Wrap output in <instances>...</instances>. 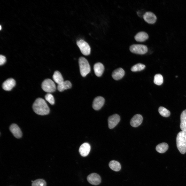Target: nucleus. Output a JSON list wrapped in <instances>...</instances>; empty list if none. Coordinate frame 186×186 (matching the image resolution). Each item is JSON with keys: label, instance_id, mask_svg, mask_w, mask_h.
Segmentation results:
<instances>
[{"label": "nucleus", "instance_id": "obj_1", "mask_svg": "<svg viewBox=\"0 0 186 186\" xmlns=\"http://www.w3.org/2000/svg\"><path fill=\"white\" fill-rule=\"evenodd\" d=\"M33 108L34 111L39 115H47L50 112V109L47 103L41 98H38L35 100L33 104Z\"/></svg>", "mask_w": 186, "mask_h": 186}, {"label": "nucleus", "instance_id": "obj_2", "mask_svg": "<svg viewBox=\"0 0 186 186\" xmlns=\"http://www.w3.org/2000/svg\"><path fill=\"white\" fill-rule=\"evenodd\" d=\"M177 148L180 153L182 154L186 152V131L182 130L177 134L176 138Z\"/></svg>", "mask_w": 186, "mask_h": 186}, {"label": "nucleus", "instance_id": "obj_3", "mask_svg": "<svg viewBox=\"0 0 186 186\" xmlns=\"http://www.w3.org/2000/svg\"><path fill=\"white\" fill-rule=\"evenodd\" d=\"M80 73L83 77L85 76L90 71V67L87 60L84 57H81L79 59Z\"/></svg>", "mask_w": 186, "mask_h": 186}, {"label": "nucleus", "instance_id": "obj_4", "mask_svg": "<svg viewBox=\"0 0 186 186\" xmlns=\"http://www.w3.org/2000/svg\"><path fill=\"white\" fill-rule=\"evenodd\" d=\"M41 87L45 92L48 93L53 92L56 89V87L53 81L50 79L45 80L42 82Z\"/></svg>", "mask_w": 186, "mask_h": 186}, {"label": "nucleus", "instance_id": "obj_5", "mask_svg": "<svg viewBox=\"0 0 186 186\" xmlns=\"http://www.w3.org/2000/svg\"><path fill=\"white\" fill-rule=\"evenodd\" d=\"M129 50L132 53L136 54L143 55L147 53L148 48L147 46L143 44H133L129 47Z\"/></svg>", "mask_w": 186, "mask_h": 186}, {"label": "nucleus", "instance_id": "obj_6", "mask_svg": "<svg viewBox=\"0 0 186 186\" xmlns=\"http://www.w3.org/2000/svg\"><path fill=\"white\" fill-rule=\"evenodd\" d=\"M76 44L83 54L87 56L90 54V47L86 42L81 39L78 41Z\"/></svg>", "mask_w": 186, "mask_h": 186}, {"label": "nucleus", "instance_id": "obj_7", "mask_svg": "<svg viewBox=\"0 0 186 186\" xmlns=\"http://www.w3.org/2000/svg\"><path fill=\"white\" fill-rule=\"evenodd\" d=\"M88 182L90 184L94 185L99 184L101 182V178L97 174L93 173L88 175L87 177Z\"/></svg>", "mask_w": 186, "mask_h": 186}, {"label": "nucleus", "instance_id": "obj_8", "mask_svg": "<svg viewBox=\"0 0 186 186\" xmlns=\"http://www.w3.org/2000/svg\"><path fill=\"white\" fill-rule=\"evenodd\" d=\"M120 120V117L117 114H115L110 116L108 120L109 128L110 129L114 128L118 124Z\"/></svg>", "mask_w": 186, "mask_h": 186}, {"label": "nucleus", "instance_id": "obj_9", "mask_svg": "<svg viewBox=\"0 0 186 186\" xmlns=\"http://www.w3.org/2000/svg\"><path fill=\"white\" fill-rule=\"evenodd\" d=\"M104 102L105 99L103 97L98 96L95 98L93 100L92 107L95 110H99L103 106Z\"/></svg>", "mask_w": 186, "mask_h": 186}, {"label": "nucleus", "instance_id": "obj_10", "mask_svg": "<svg viewBox=\"0 0 186 186\" xmlns=\"http://www.w3.org/2000/svg\"><path fill=\"white\" fill-rule=\"evenodd\" d=\"M143 18L145 22L150 24H154L157 19L155 14L151 12H145L143 16Z\"/></svg>", "mask_w": 186, "mask_h": 186}, {"label": "nucleus", "instance_id": "obj_11", "mask_svg": "<svg viewBox=\"0 0 186 186\" xmlns=\"http://www.w3.org/2000/svg\"><path fill=\"white\" fill-rule=\"evenodd\" d=\"M16 82L14 79L10 78L5 80L3 83L2 87L5 91L11 90L15 86Z\"/></svg>", "mask_w": 186, "mask_h": 186}, {"label": "nucleus", "instance_id": "obj_12", "mask_svg": "<svg viewBox=\"0 0 186 186\" xmlns=\"http://www.w3.org/2000/svg\"><path fill=\"white\" fill-rule=\"evenodd\" d=\"M9 128L10 131L16 138H19L22 136V131L20 128L16 124H12Z\"/></svg>", "mask_w": 186, "mask_h": 186}, {"label": "nucleus", "instance_id": "obj_13", "mask_svg": "<svg viewBox=\"0 0 186 186\" xmlns=\"http://www.w3.org/2000/svg\"><path fill=\"white\" fill-rule=\"evenodd\" d=\"M91 147L89 144L87 143L82 144L80 146L79 152L80 155L83 157L87 156L89 154Z\"/></svg>", "mask_w": 186, "mask_h": 186}, {"label": "nucleus", "instance_id": "obj_14", "mask_svg": "<svg viewBox=\"0 0 186 186\" xmlns=\"http://www.w3.org/2000/svg\"><path fill=\"white\" fill-rule=\"evenodd\" d=\"M143 118L140 114H136L134 115L131 119L130 123L133 127H137L141 125L142 122Z\"/></svg>", "mask_w": 186, "mask_h": 186}, {"label": "nucleus", "instance_id": "obj_15", "mask_svg": "<svg viewBox=\"0 0 186 186\" xmlns=\"http://www.w3.org/2000/svg\"><path fill=\"white\" fill-rule=\"evenodd\" d=\"M125 72L121 68H119L115 70L112 72V76L113 78L116 80L121 79L124 75Z\"/></svg>", "mask_w": 186, "mask_h": 186}, {"label": "nucleus", "instance_id": "obj_16", "mask_svg": "<svg viewBox=\"0 0 186 186\" xmlns=\"http://www.w3.org/2000/svg\"><path fill=\"white\" fill-rule=\"evenodd\" d=\"M104 65L100 63H97L94 65V69L95 73L98 77H100L102 75L104 71Z\"/></svg>", "mask_w": 186, "mask_h": 186}, {"label": "nucleus", "instance_id": "obj_17", "mask_svg": "<svg viewBox=\"0 0 186 186\" xmlns=\"http://www.w3.org/2000/svg\"><path fill=\"white\" fill-rule=\"evenodd\" d=\"M149 37V35L146 33L141 31L135 35L134 38L138 42H142L147 40Z\"/></svg>", "mask_w": 186, "mask_h": 186}, {"label": "nucleus", "instance_id": "obj_18", "mask_svg": "<svg viewBox=\"0 0 186 186\" xmlns=\"http://www.w3.org/2000/svg\"><path fill=\"white\" fill-rule=\"evenodd\" d=\"M72 84L71 82L68 80L64 81L61 83L58 84L57 88L58 91L62 92L64 90L71 88Z\"/></svg>", "mask_w": 186, "mask_h": 186}, {"label": "nucleus", "instance_id": "obj_19", "mask_svg": "<svg viewBox=\"0 0 186 186\" xmlns=\"http://www.w3.org/2000/svg\"><path fill=\"white\" fill-rule=\"evenodd\" d=\"M180 127L182 130L186 131V109L183 111L181 114Z\"/></svg>", "mask_w": 186, "mask_h": 186}, {"label": "nucleus", "instance_id": "obj_20", "mask_svg": "<svg viewBox=\"0 0 186 186\" xmlns=\"http://www.w3.org/2000/svg\"><path fill=\"white\" fill-rule=\"evenodd\" d=\"M168 145L166 143L163 142L158 144L156 146V150L160 153H163L168 149Z\"/></svg>", "mask_w": 186, "mask_h": 186}, {"label": "nucleus", "instance_id": "obj_21", "mask_svg": "<svg viewBox=\"0 0 186 186\" xmlns=\"http://www.w3.org/2000/svg\"><path fill=\"white\" fill-rule=\"evenodd\" d=\"M109 166L111 169L115 171H118L121 169V165L120 163L114 160H112L110 162Z\"/></svg>", "mask_w": 186, "mask_h": 186}, {"label": "nucleus", "instance_id": "obj_22", "mask_svg": "<svg viewBox=\"0 0 186 186\" xmlns=\"http://www.w3.org/2000/svg\"><path fill=\"white\" fill-rule=\"evenodd\" d=\"M52 77L54 81L58 84L61 83L64 81L61 74L58 71H56L54 72Z\"/></svg>", "mask_w": 186, "mask_h": 186}, {"label": "nucleus", "instance_id": "obj_23", "mask_svg": "<svg viewBox=\"0 0 186 186\" xmlns=\"http://www.w3.org/2000/svg\"><path fill=\"white\" fill-rule=\"evenodd\" d=\"M158 111L160 114L162 116L167 117L171 114L169 111L162 106L160 107L158 109Z\"/></svg>", "mask_w": 186, "mask_h": 186}, {"label": "nucleus", "instance_id": "obj_24", "mask_svg": "<svg viewBox=\"0 0 186 186\" xmlns=\"http://www.w3.org/2000/svg\"><path fill=\"white\" fill-rule=\"evenodd\" d=\"M153 82L154 84L160 85L162 84L163 82V77L162 75L159 74H156L154 77Z\"/></svg>", "mask_w": 186, "mask_h": 186}, {"label": "nucleus", "instance_id": "obj_25", "mask_svg": "<svg viewBox=\"0 0 186 186\" xmlns=\"http://www.w3.org/2000/svg\"><path fill=\"white\" fill-rule=\"evenodd\" d=\"M145 67V65L141 63H138L133 66L131 70L132 72H137L142 71Z\"/></svg>", "mask_w": 186, "mask_h": 186}, {"label": "nucleus", "instance_id": "obj_26", "mask_svg": "<svg viewBox=\"0 0 186 186\" xmlns=\"http://www.w3.org/2000/svg\"><path fill=\"white\" fill-rule=\"evenodd\" d=\"M47 183L44 180L41 179H37L33 182L32 186H46Z\"/></svg>", "mask_w": 186, "mask_h": 186}, {"label": "nucleus", "instance_id": "obj_27", "mask_svg": "<svg viewBox=\"0 0 186 186\" xmlns=\"http://www.w3.org/2000/svg\"><path fill=\"white\" fill-rule=\"evenodd\" d=\"M45 100L51 104L53 105L55 102L53 96L50 93H48L46 94L45 96Z\"/></svg>", "mask_w": 186, "mask_h": 186}, {"label": "nucleus", "instance_id": "obj_28", "mask_svg": "<svg viewBox=\"0 0 186 186\" xmlns=\"http://www.w3.org/2000/svg\"><path fill=\"white\" fill-rule=\"evenodd\" d=\"M6 57L4 56H0V65H2L4 64L6 62Z\"/></svg>", "mask_w": 186, "mask_h": 186}, {"label": "nucleus", "instance_id": "obj_29", "mask_svg": "<svg viewBox=\"0 0 186 186\" xmlns=\"http://www.w3.org/2000/svg\"><path fill=\"white\" fill-rule=\"evenodd\" d=\"M1 26L0 25V30H1Z\"/></svg>", "mask_w": 186, "mask_h": 186}]
</instances>
